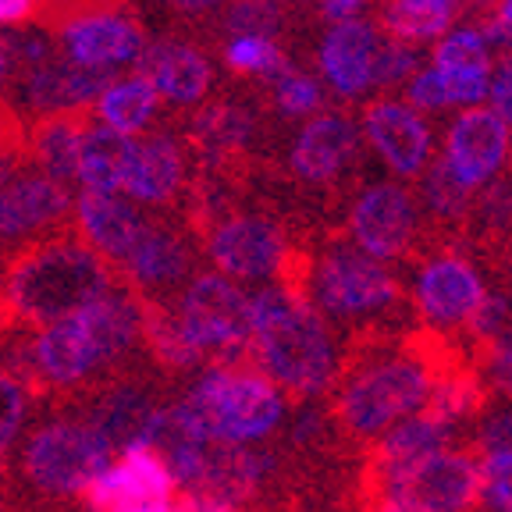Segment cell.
Listing matches in <instances>:
<instances>
[{
    "label": "cell",
    "instance_id": "obj_1",
    "mask_svg": "<svg viewBox=\"0 0 512 512\" xmlns=\"http://www.w3.org/2000/svg\"><path fill=\"white\" fill-rule=\"evenodd\" d=\"M0 281H4V299L15 320L32 328H47L118 288L121 274L100 249L82 239L72 221L40 239L22 242L8 256Z\"/></svg>",
    "mask_w": 512,
    "mask_h": 512
},
{
    "label": "cell",
    "instance_id": "obj_2",
    "mask_svg": "<svg viewBox=\"0 0 512 512\" xmlns=\"http://www.w3.org/2000/svg\"><path fill=\"white\" fill-rule=\"evenodd\" d=\"M253 360L271 374L292 399H317L342 370L338 342L328 320L306 292L267 285L253 296Z\"/></svg>",
    "mask_w": 512,
    "mask_h": 512
},
{
    "label": "cell",
    "instance_id": "obj_3",
    "mask_svg": "<svg viewBox=\"0 0 512 512\" xmlns=\"http://www.w3.org/2000/svg\"><path fill=\"white\" fill-rule=\"evenodd\" d=\"M285 388L253 363H210L175 402L192 431L228 445H256L285 420Z\"/></svg>",
    "mask_w": 512,
    "mask_h": 512
},
{
    "label": "cell",
    "instance_id": "obj_4",
    "mask_svg": "<svg viewBox=\"0 0 512 512\" xmlns=\"http://www.w3.org/2000/svg\"><path fill=\"white\" fill-rule=\"evenodd\" d=\"M438 370L434 356L424 349L370 352L338 384V420L356 438H381L399 420L424 413Z\"/></svg>",
    "mask_w": 512,
    "mask_h": 512
},
{
    "label": "cell",
    "instance_id": "obj_5",
    "mask_svg": "<svg viewBox=\"0 0 512 512\" xmlns=\"http://www.w3.org/2000/svg\"><path fill=\"white\" fill-rule=\"evenodd\" d=\"M118 459V448L89 416L47 420L29 434L22 448V470L32 488L50 498L86 495L107 466Z\"/></svg>",
    "mask_w": 512,
    "mask_h": 512
},
{
    "label": "cell",
    "instance_id": "obj_6",
    "mask_svg": "<svg viewBox=\"0 0 512 512\" xmlns=\"http://www.w3.org/2000/svg\"><path fill=\"white\" fill-rule=\"evenodd\" d=\"M299 292L310 296L324 317L338 320H367L377 313H388L402 299V285L384 260L370 256L356 242L345 246L335 242L317 260L306 264V278Z\"/></svg>",
    "mask_w": 512,
    "mask_h": 512
},
{
    "label": "cell",
    "instance_id": "obj_7",
    "mask_svg": "<svg viewBox=\"0 0 512 512\" xmlns=\"http://www.w3.org/2000/svg\"><path fill=\"white\" fill-rule=\"evenodd\" d=\"M178 324L203 356L242 363L253 356V296L221 271L196 274L175 306Z\"/></svg>",
    "mask_w": 512,
    "mask_h": 512
},
{
    "label": "cell",
    "instance_id": "obj_8",
    "mask_svg": "<svg viewBox=\"0 0 512 512\" xmlns=\"http://www.w3.org/2000/svg\"><path fill=\"white\" fill-rule=\"evenodd\" d=\"M125 64H86L79 57H54V61L29 68L22 75H11L4 82V93L22 107L29 118L36 114L68 111V107L96 104L118 79H125Z\"/></svg>",
    "mask_w": 512,
    "mask_h": 512
},
{
    "label": "cell",
    "instance_id": "obj_9",
    "mask_svg": "<svg viewBox=\"0 0 512 512\" xmlns=\"http://www.w3.org/2000/svg\"><path fill=\"white\" fill-rule=\"evenodd\" d=\"M178 480L168 459L153 445L118 452L111 466L86 488L89 512H168L175 505Z\"/></svg>",
    "mask_w": 512,
    "mask_h": 512
},
{
    "label": "cell",
    "instance_id": "obj_10",
    "mask_svg": "<svg viewBox=\"0 0 512 512\" xmlns=\"http://www.w3.org/2000/svg\"><path fill=\"white\" fill-rule=\"evenodd\" d=\"M207 253L235 281H271L288 267V235L264 214H221L207 232Z\"/></svg>",
    "mask_w": 512,
    "mask_h": 512
},
{
    "label": "cell",
    "instance_id": "obj_11",
    "mask_svg": "<svg viewBox=\"0 0 512 512\" xmlns=\"http://www.w3.org/2000/svg\"><path fill=\"white\" fill-rule=\"evenodd\" d=\"M484 484V456L473 448H452L427 459L413 477H406L399 488L377 495V502H399L409 512H473L480 502Z\"/></svg>",
    "mask_w": 512,
    "mask_h": 512
},
{
    "label": "cell",
    "instance_id": "obj_12",
    "mask_svg": "<svg viewBox=\"0 0 512 512\" xmlns=\"http://www.w3.org/2000/svg\"><path fill=\"white\" fill-rule=\"evenodd\" d=\"M75 217V196L40 168H25L0 189V246H22Z\"/></svg>",
    "mask_w": 512,
    "mask_h": 512
},
{
    "label": "cell",
    "instance_id": "obj_13",
    "mask_svg": "<svg viewBox=\"0 0 512 512\" xmlns=\"http://www.w3.org/2000/svg\"><path fill=\"white\" fill-rule=\"evenodd\" d=\"M491 288L459 253L431 256L413 281V306L431 328H466Z\"/></svg>",
    "mask_w": 512,
    "mask_h": 512
},
{
    "label": "cell",
    "instance_id": "obj_14",
    "mask_svg": "<svg viewBox=\"0 0 512 512\" xmlns=\"http://www.w3.org/2000/svg\"><path fill=\"white\" fill-rule=\"evenodd\" d=\"M349 235L377 260H399L416 239L413 196L392 182L363 189L349 210Z\"/></svg>",
    "mask_w": 512,
    "mask_h": 512
},
{
    "label": "cell",
    "instance_id": "obj_15",
    "mask_svg": "<svg viewBox=\"0 0 512 512\" xmlns=\"http://www.w3.org/2000/svg\"><path fill=\"white\" fill-rule=\"evenodd\" d=\"M509 153V121L495 107H466L445 136V164L470 189H484Z\"/></svg>",
    "mask_w": 512,
    "mask_h": 512
},
{
    "label": "cell",
    "instance_id": "obj_16",
    "mask_svg": "<svg viewBox=\"0 0 512 512\" xmlns=\"http://www.w3.org/2000/svg\"><path fill=\"white\" fill-rule=\"evenodd\" d=\"M256 111L242 100H214L203 104L185 125V143L192 157H200L203 171L228 178L256 139Z\"/></svg>",
    "mask_w": 512,
    "mask_h": 512
},
{
    "label": "cell",
    "instance_id": "obj_17",
    "mask_svg": "<svg viewBox=\"0 0 512 512\" xmlns=\"http://www.w3.org/2000/svg\"><path fill=\"white\" fill-rule=\"evenodd\" d=\"M100 367H107V360L75 313L40 328V335L25 349V370L54 388H79Z\"/></svg>",
    "mask_w": 512,
    "mask_h": 512
},
{
    "label": "cell",
    "instance_id": "obj_18",
    "mask_svg": "<svg viewBox=\"0 0 512 512\" xmlns=\"http://www.w3.org/2000/svg\"><path fill=\"white\" fill-rule=\"evenodd\" d=\"M363 132L395 175L416 178L431 168V128L416 114V107L399 100H374L363 111Z\"/></svg>",
    "mask_w": 512,
    "mask_h": 512
},
{
    "label": "cell",
    "instance_id": "obj_19",
    "mask_svg": "<svg viewBox=\"0 0 512 512\" xmlns=\"http://www.w3.org/2000/svg\"><path fill=\"white\" fill-rule=\"evenodd\" d=\"M452 431L456 427L445 424L441 416L434 413H413L406 420L384 431L377 438V452H374V491L384 495V491L399 488L402 480L413 477L427 459H434L438 452H445L448 441H452Z\"/></svg>",
    "mask_w": 512,
    "mask_h": 512
},
{
    "label": "cell",
    "instance_id": "obj_20",
    "mask_svg": "<svg viewBox=\"0 0 512 512\" xmlns=\"http://www.w3.org/2000/svg\"><path fill=\"white\" fill-rule=\"evenodd\" d=\"M185 185H189V178H185V146L178 143V136H171L168 128L146 132L132 150L121 192L128 200L164 210L178 203Z\"/></svg>",
    "mask_w": 512,
    "mask_h": 512
},
{
    "label": "cell",
    "instance_id": "obj_21",
    "mask_svg": "<svg viewBox=\"0 0 512 512\" xmlns=\"http://www.w3.org/2000/svg\"><path fill=\"white\" fill-rule=\"evenodd\" d=\"M72 221L82 232V239L100 249L114 267L125 264L128 256H132V249L139 246V239H143V232L150 228V217L139 207L121 200L118 192H96V189L75 192Z\"/></svg>",
    "mask_w": 512,
    "mask_h": 512
},
{
    "label": "cell",
    "instance_id": "obj_22",
    "mask_svg": "<svg viewBox=\"0 0 512 512\" xmlns=\"http://www.w3.org/2000/svg\"><path fill=\"white\" fill-rule=\"evenodd\" d=\"M381 40L377 29L360 18L349 22H335L331 32L320 43V72L328 79V86L345 100H356L367 89L377 86V54H381Z\"/></svg>",
    "mask_w": 512,
    "mask_h": 512
},
{
    "label": "cell",
    "instance_id": "obj_23",
    "mask_svg": "<svg viewBox=\"0 0 512 512\" xmlns=\"http://www.w3.org/2000/svg\"><path fill=\"white\" fill-rule=\"evenodd\" d=\"M360 150V128L349 114H317L288 150V168L299 182H335Z\"/></svg>",
    "mask_w": 512,
    "mask_h": 512
},
{
    "label": "cell",
    "instance_id": "obj_24",
    "mask_svg": "<svg viewBox=\"0 0 512 512\" xmlns=\"http://www.w3.org/2000/svg\"><path fill=\"white\" fill-rule=\"evenodd\" d=\"M96 118V104L68 107V111L36 114L29 118V157L32 164L54 182L72 189L79 182V157L86 146L89 128Z\"/></svg>",
    "mask_w": 512,
    "mask_h": 512
},
{
    "label": "cell",
    "instance_id": "obj_25",
    "mask_svg": "<svg viewBox=\"0 0 512 512\" xmlns=\"http://www.w3.org/2000/svg\"><path fill=\"white\" fill-rule=\"evenodd\" d=\"M189 271H192L189 239L178 228H171L164 221H153V217H150V228L139 239V246L118 267L121 281L128 288H136V292H146V296L175 288L178 281L189 278Z\"/></svg>",
    "mask_w": 512,
    "mask_h": 512
},
{
    "label": "cell",
    "instance_id": "obj_26",
    "mask_svg": "<svg viewBox=\"0 0 512 512\" xmlns=\"http://www.w3.org/2000/svg\"><path fill=\"white\" fill-rule=\"evenodd\" d=\"M136 72L150 75L157 93L175 107L203 104L210 93V82H214V68H210L207 54L175 40L146 43V50L136 61Z\"/></svg>",
    "mask_w": 512,
    "mask_h": 512
},
{
    "label": "cell",
    "instance_id": "obj_27",
    "mask_svg": "<svg viewBox=\"0 0 512 512\" xmlns=\"http://www.w3.org/2000/svg\"><path fill=\"white\" fill-rule=\"evenodd\" d=\"M75 317L86 324L89 338L96 342L107 363H121L143 342V303H139L136 288H128L125 281L111 288L107 296L82 306Z\"/></svg>",
    "mask_w": 512,
    "mask_h": 512
},
{
    "label": "cell",
    "instance_id": "obj_28",
    "mask_svg": "<svg viewBox=\"0 0 512 512\" xmlns=\"http://www.w3.org/2000/svg\"><path fill=\"white\" fill-rule=\"evenodd\" d=\"M68 54L86 64H125L139 61L146 50V32L132 15H100L75 22L61 32Z\"/></svg>",
    "mask_w": 512,
    "mask_h": 512
},
{
    "label": "cell",
    "instance_id": "obj_29",
    "mask_svg": "<svg viewBox=\"0 0 512 512\" xmlns=\"http://www.w3.org/2000/svg\"><path fill=\"white\" fill-rule=\"evenodd\" d=\"M160 409L164 406L153 402L136 384H114L86 416L107 434V441L118 452H125L132 445H150L153 427L160 420Z\"/></svg>",
    "mask_w": 512,
    "mask_h": 512
},
{
    "label": "cell",
    "instance_id": "obj_30",
    "mask_svg": "<svg viewBox=\"0 0 512 512\" xmlns=\"http://www.w3.org/2000/svg\"><path fill=\"white\" fill-rule=\"evenodd\" d=\"M132 150H136V143H132L125 132L111 128L107 121L104 125H93L79 157V189L121 192Z\"/></svg>",
    "mask_w": 512,
    "mask_h": 512
},
{
    "label": "cell",
    "instance_id": "obj_31",
    "mask_svg": "<svg viewBox=\"0 0 512 512\" xmlns=\"http://www.w3.org/2000/svg\"><path fill=\"white\" fill-rule=\"evenodd\" d=\"M139 303H143V342L150 349V356L164 370H196L207 356L203 349L189 342V335L178 324V313H171L160 299L139 292Z\"/></svg>",
    "mask_w": 512,
    "mask_h": 512
},
{
    "label": "cell",
    "instance_id": "obj_32",
    "mask_svg": "<svg viewBox=\"0 0 512 512\" xmlns=\"http://www.w3.org/2000/svg\"><path fill=\"white\" fill-rule=\"evenodd\" d=\"M157 100H160V93L150 75L128 72L125 79H118L100 100H96V114L111 128H118V132L128 136V132L150 128V118L157 114Z\"/></svg>",
    "mask_w": 512,
    "mask_h": 512
},
{
    "label": "cell",
    "instance_id": "obj_33",
    "mask_svg": "<svg viewBox=\"0 0 512 512\" xmlns=\"http://www.w3.org/2000/svg\"><path fill=\"white\" fill-rule=\"evenodd\" d=\"M381 25L388 36L406 43L441 40L452 29V8L448 4H427V0H384Z\"/></svg>",
    "mask_w": 512,
    "mask_h": 512
},
{
    "label": "cell",
    "instance_id": "obj_34",
    "mask_svg": "<svg viewBox=\"0 0 512 512\" xmlns=\"http://www.w3.org/2000/svg\"><path fill=\"white\" fill-rule=\"evenodd\" d=\"M228 72L235 75H260V79H274L285 68H292L288 54L271 40V36H232L221 50Z\"/></svg>",
    "mask_w": 512,
    "mask_h": 512
},
{
    "label": "cell",
    "instance_id": "obj_35",
    "mask_svg": "<svg viewBox=\"0 0 512 512\" xmlns=\"http://www.w3.org/2000/svg\"><path fill=\"white\" fill-rule=\"evenodd\" d=\"M228 36H278L285 29V4L281 0H228L221 15Z\"/></svg>",
    "mask_w": 512,
    "mask_h": 512
},
{
    "label": "cell",
    "instance_id": "obj_36",
    "mask_svg": "<svg viewBox=\"0 0 512 512\" xmlns=\"http://www.w3.org/2000/svg\"><path fill=\"white\" fill-rule=\"evenodd\" d=\"M470 185H463L456 178V171L448 168L445 157L434 160L424 175V203L434 217L441 221H459L470 214Z\"/></svg>",
    "mask_w": 512,
    "mask_h": 512
},
{
    "label": "cell",
    "instance_id": "obj_37",
    "mask_svg": "<svg viewBox=\"0 0 512 512\" xmlns=\"http://www.w3.org/2000/svg\"><path fill=\"white\" fill-rule=\"evenodd\" d=\"M271 82V104L278 114H285V118H310V114H317L320 107H324V93H320V82L310 79V75H303L292 64V68H285L281 75H274Z\"/></svg>",
    "mask_w": 512,
    "mask_h": 512
},
{
    "label": "cell",
    "instance_id": "obj_38",
    "mask_svg": "<svg viewBox=\"0 0 512 512\" xmlns=\"http://www.w3.org/2000/svg\"><path fill=\"white\" fill-rule=\"evenodd\" d=\"M438 68H491V40L484 29H448L434 47Z\"/></svg>",
    "mask_w": 512,
    "mask_h": 512
},
{
    "label": "cell",
    "instance_id": "obj_39",
    "mask_svg": "<svg viewBox=\"0 0 512 512\" xmlns=\"http://www.w3.org/2000/svg\"><path fill=\"white\" fill-rule=\"evenodd\" d=\"M128 4H132V0H40L36 25L61 36L68 25L86 22V18H100V15H118V11H128Z\"/></svg>",
    "mask_w": 512,
    "mask_h": 512
},
{
    "label": "cell",
    "instance_id": "obj_40",
    "mask_svg": "<svg viewBox=\"0 0 512 512\" xmlns=\"http://www.w3.org/2000/svg\"><path fill=\"white\" fill-rule=\"evenodd\" d=\"M25 416H29V392H25V384L18 381V374L0 367V456L22 434Z\"/></svg>",
    "mask_w": 512,
    "mask_h": 512
},
{
    "label": "cell",
    "instance_id": "obj_41",
    "mask_svg": "<svg viewBox=\"0 0 512 512\" xmlns=\"http://www.w3.org/2000/svg\"><path fill=\"white\" fill-rule=\"evenodd\" d=\"M480 505L488 512H512V448L484 456V484Z\"/></svg>",
    "mask_w": 512,
    "mask_h": 512
},
{
    "label": "cell",
    "instance_id": "obj_42",
    "mask_svg": "<svg viewBox=\"0 0 512 512\" xmlns=\"http://www.w3.org/2000/svg\"><path fill=\"white\" fill-rule=\"evenodd\" d=\"M420 72V54L413 50V43L406 40H381V54H377V86H399V82L413 79Z\"/></svg>",
    "mask_w": 512,
    "mask_h": 512
},
{
    "label": "cell",
    "instance_id": "obj_43",
    "mask_svg": "<svg viewBox=\"0 0 512 512\" xmlns=\"http://www.w3.org/2000/svg\"><path fill=\"white\" fill-rule=\"evenodd\" d=\"M484 381L495 388L502 399L512 402V328L484 342V367H480Z\"/></svg>",
    "mask_w": 512,
    "mask_h": 512
},
{
    "label": "cell",
    "instance_id": "obj_44",
    "mask_svg": "<svg viewBox=\"0 0 512 512\" xmlns=\"http://www.w3.org/2000/svg\"><path fill=\"white\" fill-rule=\"evenodd\" d=\"M406 93H409V104L424 107V111H441V107H452V93H448L445 72H441L438 64H434V68H420V72L409 79Z\"/></svg>",
    "mask_w": 512,
    "mask_h": 512
},
{
    "label": "cell",
    "instance_id": "obj_45",
    "mask_svg": "<svg viewBox=\"0 0 512 512\" xmlns=\"http://www.w3.org/2000/svg\"><path fill=\"white\" fill-rule=\"evenodd\" d=\"M505 328H509V299H505L502 292H488L484 303L477 306V313L466 320V331L484 345L495 335H502Z\"/></svg>",
    "mask_w": 512,
    "mask_h": 512
},
{
    "label": "cell",
    "instance_id": "obj_46",
    "mask_svg": "<svg viewBox=\"0 0 512 512\" xmlns=\"http://www.w3.org/2000/svg\"><path fill=\"white\" fill-rule=\"evenodd\" d=\"M448 82V93H452V104H480L488 100L491 93V72L488 68H441Z\"/></svg>",
    "mask_w": 512,
    "mask_h": 512
},
{
    "label": "cell",
    "instance_id": "obj_47",
    "mask_svg": "<svg viewBox=\"0 0 512 512\" xmlns=\"http://www.w3.org/2000/svg\"><path fill=\"white\" fill-rule=\"evenodd\" d=\"M477 448H480V456L512 448V402L509 399H505V406L484 413V420H480V427H477Z\"/></svg>",
    "mask_w": 512,
    "mask_h": 512
},
{
    "label": "cell",
    "instance_id": "obj_48",
    "mask_svg": "<svg viewBox=\"0 0 512 512\" xmlns=\"http://www.w3.org/2000/svg\"><path fill=\"white\" fill-rule=\"evenodd\" d=\"M480 214H484V221H488L491 228H509V221H512V189L509 185H491V189L484 192V200H480Z\"/></svg>",
    "mask_w": 512,
    "mask_h": 512
},
{
    "label": "cell",
    "instance_id": "obj_49",
    "mask_svg": "<svg viewBox=\"0 0 512 512\" xmlns=\"http://www.w3.org/2000/svg\"><path fill=\"white\" fill-rule=\"evenodd\" d=\"M292 441L296 445H310V441H317L320 434H324V409H317L310 399H306V406L296 413V420H292Z\"/></svg>",
    "mask_w": 512,
    "mask_h": 512
},
{
    "label": "cell",
    "instance_id": "obj_50",
    "mask_svg": "<svg viewBox=\"0 0 512 512\" xmlns=\"http://www.w3.org/2000/svg\"><path fill=\"white\" fill-rule=\"evenodd\" d=\"M36 11H40V0H0V29L36 22Z\"/></svg>",
    "mask_w": 512,
    "mask_h": 512
},
{
    "label": "cell",
    "instance_id": "obj_51",
    "mask_svg": "<svg viewBox=\"0 0 512 512\" xmlns=\"http://www.w3.org/2000/svg\"><path fill=\"white\" fill-rule=\"evenodd\" d=\"M363 4H367V0H320V15L328 18L331 25L349 22V18H360Z\"/></svg>",
    "mask_w": 512,
    "mask_h": 512
},
{
    "label": "cell",
    "instance_id": "obj_52",
    "mask_svg": "<svg viewBox=\"0 0 512 512\" xmlns=\"http://www.w3.org/2000/svg\"><path fill=\"white\" fill-rule=\"evenodd\" d=\"M175 15H185V18H203V15H214L221 11L228 0H164Z\"/></svg>",
    "mask_w": 512,
    "mask_h": 512
},
{
    "label": "cell",
    "instance_id": "obj_53",
    "mask_svg": "<svg viewBox=\"0 0 512 512\" xmlns=\"http://www.w3.org/2000/svg\"><path fill=\"white\" fill-rule=\"evenodd\" d=\"M498 18H502L505 25H512V0H502V4H498Z\"/></svg>",
    "mask_w": 512,
    "mask_h": 512
},
{
    "label": "cell",
    "instance_id": "obj_54",
    "mask_svg": "<svg viewBox=\"0 0 512 512\" xmlns=\"http://www.w3.org/2000/svg\"><path fill=\"white\" fill-rule=\"evenodd\" d=\"M377 512H406V509H402L399 502H384L381 498V502H377Z\"/></svg>",
    "mask_w": 512,
    "mask_h": 512
},
{
    "label": "cell",
    "instance_id": "obj_55",
    "mask_svg": "<svg viewBox=\"0 0 512 512\" xmlns=\"http://www.w3.org/2000/svg\"><path fill=\"white\" fill-rule=\"evenodd\" d=\"M4 82H8V64H4V57H0V89H4Z\"/></svg>",
    "mask_w": 512,
    "mask_h": 512
},
{
    "label": "cell",
    "instance_id": "obj_56",
    "mask_svg": "<svg viewBox=\"0 0 512 512\" xmlns=\"http://www.w3.org/2000/svg\"><path fill=\"white\" fill-rule=\"evenodd\" d=\"M427 4H448V8H456V0H427Z\"/></svg>",
    "mask_w": 512,
    "mask_h": 512
}]
</instances>
